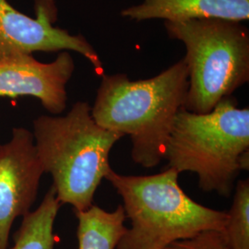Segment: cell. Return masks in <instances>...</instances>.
<instances>
[{
	"label": "cell",
	"instance_id": "obj_1",
	"mask_svg": "<svg viewBox=\"0 0 249 249\" xmlns=\"http://www.w3.org/2000/svg\"><path fill=\"white\" fill-rule=\"evenodd\" d=\"M188 71L184 58L147 80L124 73L103 74L91 116L111 131L129 136L135 163L153 168L164 160L170 133L184 108Z\"/></svg>",
	"mask_w": 249,
	"mask_h": 249
},
{
	"label": "cell",
	"instance_id": "obj_2",
	"mask_svg": "<svg viewBox=\"0 0 249 249\" xmlns=\"http://www.w3.org/2000/svg\"><path fill=\"white\" fill-rule=\"evenodd\" d=\"M37 155L53 178L60 204L74 213L88 210L102 180L112 169L109 154L124 136L100 126L87 102H77L63 116H41L34 120Z\"/></svg>",
	"mask_w": 249,
	"mask_h": 249
},
{
	"label": "cell",
	"instance_id": "obj_3",
	"mask_svg": "<svg viewBox=\"0 0 249 249\" xmlns=\"http://www.w3.org/2000/svg\"><path fill=\"white\" fill-rule=\"evenodd\" d=\"M164 160L178 174L197 175L205 192L231 196L241 172L249 170V109L232 96L207 114L182 108L176 116Z\"/></svg>",
	"mask_w": 249,
	"mask_h": 249
},
{
	"label": "cell",
	"instance_id": "obj_4",
	"mask_svg": "<svg viewBox=\"0 0 249 249\" xmlns=\"http://www.w3.org/2000/svg\"><path fill=\"white\" fill-rule=\"evenodd\" d=\"M173 168L152 176H124L111 169L106 179L122 197L126 229L116 249H163L207 230L223 231L226 212L205 207L187 196Z\"/></svg>",
	"mask_w": 249,
	"mask_h": 249
},
{
	"label": "cell",
	"instance_id": "obj_5",
	"mask_svg": "<svg viewBox=\"0 0 249 249\" xmlns=\"http://www.w3.org/2000/svg\"><path fill=\"white\" fill-rule=\"evenodd\" d=\"M170 39L186 48L188 71L184 109L210 113L223 99L249 81V31L241 22L221 18L164 21Z\"/></svg>",
	"mask_w": 249,
	"mask_h": 249
},
{
	"label": "cell",
	"instance_id": "obj_6",
	"mask_svg": "<svg viewBox=\"0 0 249 249\" xmlns=\"http://www.w3.org/2000/svg\"><path fill=\"white\" fill-rule=\"evenodd\" d=\"M36 18L14 9L9 0H0V59L35 52L73 51L103 73L100 55L81 35L74 36L53 25L57 18L54 0H36Z\"/></svg>",
	"mask_w": 249,
	"mask_h": 249
},
{
	"label": "cell",
	"instance_id": "obj_7",
	"mask_svg": "<svg viewBox=\"0 0 249 249\" xmlns=\"http://www.w3.org/2000/svg\"><path fill=\"white\" fill-rule=\"evenodd\" d=\"M43 174L34 134L14 127L10 141L0 144V249H8L14 221L31 212Z\"/></svg>",
	"mask_w": 249,
	"mask_h": 249
},
{
	"label": "cell",
	"instance_id": "obj_8",
	"mask_svg": "<svg viewBox=\"0 0 249 249\" xmlns=\"http://www.w3.org/2000/svg\"><path fill=\"white\" fill-rule=\"evenodd\" d=\"M75 71L71 53L62 51L50 63L33 54L0 59V97H35L49 113L59 115L67 107V85Z\"/></svg>",
	"mask_w": 249,
	"mask_h": 249
},
{
	"label": "cell",
	"instance_id": "obj_9",
	"mask_svg": "<svg viewBox=\"0 0 249 249\" xmlns=\"http://www.w3.org/2000/svg\"><path fill=\"white\" fill-rule=\"evenodd\" d=\"M120 16L135 22L150 19L181 22L198 18L242 22L249 19V0H142L122 9Z\"/></svg>",
	"mask_w": 249,
	"mask_h": 249
},
{
	"label": "cell",
	"instance_id": "obj_10",
	"mask_svg": "<svg viewBox=\"0 0 249 249\" xmlns=\"http://www.w3.org/2000/svg\"><path fill=\"white\" fill-rule=\"evenodd\" d=\"M74 213L79 222V249H116L127 229L122 205L111 213L92 205L88 210Z\"/></svg>",
	"mask_w": 249,
	"mask_h": 249
},
{
	"label": "cell",
	"instance_id": "obj_11",
	"mask_svg": "<svg viewBox=\"0 0 249 249\" xmlns=\"http://www.w3.org/2000/svg\"><path fill=\"white\" fill-rule=\"evenodd\" d=\"M60 207L55 189L51 186L36 211L22 217L10 249H54L53 224Z\"/></svg>",
	"mask_w": 249,
	"mask_h": 249
},
{
	"label": "cell",
	"instance_id": "obj_12",
	"mask_svg": "<svg viewBox=\"0 0 249 249\" xmlns=\"http://www.w3.org/2000/svg\"><path fill=\"white\" fill-rule=\"evenodd\" d=\"M223 233L230 249H249V180H239Z\"/></svg>",
	"mask_w": 249,
	"mask_h": 249
},
{
	"label": "cell",
	"instance_id": "obj_13",
	"mask_svg": "<svg viewBox=\"0 0 249 249\" xmlns=\"http://www.w3.org/2000/svg\"><path fill=\"white\" fill-rule=\"evenodd\" d=\"M163 249H230L223 231L207 230L195 236L177 241Z\"/></svg>",
	"mask_w": 249,
	"mask_h": 249
}]
</instances>
